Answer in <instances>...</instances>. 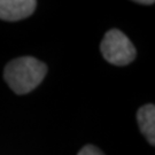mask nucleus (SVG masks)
I'll use <instances>...</instances> for the list:
<instances>
[{
  "mask_svg": "<svg viewBox=\"0 0 155 155\" xmlns=\"http://www.w3.org/2000/svg\"><path fill=\"white\" fill-rule=\"evenodd\" d=\"M46 63L32 56L13 59L4 69V79L14 93L23 95L31 92L44 81L47 74Z\"/></svg>",
  "mask_w": 155,
  "mask_h": 155,
  "instance_id": "f257e3e1",
  "label": "nucleus"
},
{
  "mask_svg": "<svg viewBox=\"0 0 155 155\" xmlns=\"http://www.w3.org/2000/svg\"><path fill=\"white\" fill-rule=\"evenodd\" d=\"M100 52L108 63L118 67L130 64L137 55L132 41L118 29H110L105 33L100 44Z\"/></svg>",
  "mask_w": 155,
  "mask_h": 155,
  "instance_id": "f03ea898",
  "label": "nucleus"
},
{
  "mask_svg": "<svg viewBox=\"0 0 155 155\" xmlns=\"http://www.w3.org/2000/svg\"><path fill=\"white\" fill-rule=\"evenodd\" d=\"M77 155H105L104 152L99 150L94 145H85L82 150L78 152Z\"/></svg>",
  "mask_w": 155,
  "mask_h": 155,
  "instance_id": "39448f33",
  "label": "nucleus"
},
{
  "mask_svg": "<svg viewBox=\"0 0 155 155\" xmlns=\"http://www.w3.org/2000/svg\"><path fill=\"white\" fill-rule=\"evenodd\" d=\"M136 4H140V5H145V6H152L154 5V1L153 0H137L134 1Z\"/></svg>",
  "mask_w": 155,
  "mask_h": 155,
  "instance_id": "423d86ee",
  "label": "nucleus"
},
{
  "mask_svg": "<svg viewBox=\"0 0 155 155\" xmlns=\"http://www.w3.org/2000/svg\"><path fill=\"white\" fill-rule=\"evenodd\" d=\"M37 7L35 0H0V20L16 22L31 16Z\"/></svg>",
  "mask_w": 155,
  "mask_h": 155,
  "instance_id": "7ed1b4c3",
  "label": "nucleus"
},
{
  "mask_svg": "<svg viewBox=\"0 0 155 155\" xmlns=\"http://www.w3.org/2000/svg\"><path fill=\"white\" fill-rule=\"evenodd\" d=\"M139 130L152 146L155 145V107L153 104L141 106L137 111Z\"/></svg>",
  "mask_w": 155,
  "mask_h": 155,
  "instance_id": "20e7f679",
  "label": "nucleus"
}]
</instances>
